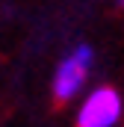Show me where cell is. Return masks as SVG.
<instances>
[{
    "label": "cell",
    "instance_id": "obj_1",
    "mask_svg": "<svg viewBox=\"0 0 124 127\" xmlns=\"http://www.w3.org/2000/svg\"><path fill=\"white\" fill-rule=\"evenodd\" d=\"M121 118V97L115 89L100 86L86 97L77 112V127H112Z\"/></svg>",
    "mask_w": 124,
    "mask_h": 127
},
{
    "label": "cell",
    "instance_id": "obj_2",
    "mask_svg": "<svg viewBox=\"0 0 124 127\" xmlns=\"http://www.w3.org/2000/svg\"><path fill=\"white\" fill-rule=\"evenodd\" d=\"M89 65H92V47H86V44H80L68 59H62V65L56 68V77H53V97L59 103L71 100L80 92V86L86 83Z\"/></svg>",
    "mask_w": 124,
    "mask_h": 127
}]
</instances>
